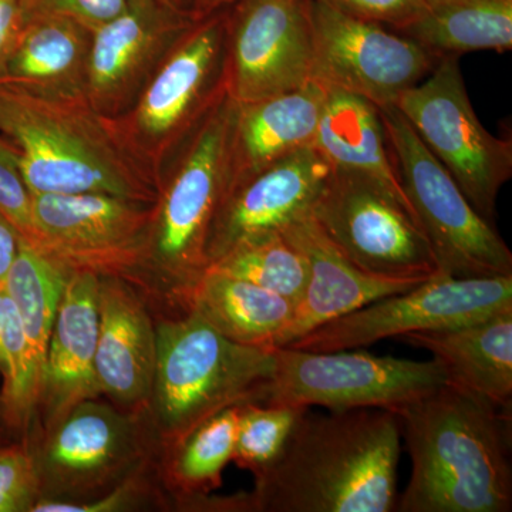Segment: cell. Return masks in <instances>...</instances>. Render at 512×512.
I'll list each match as a JSON object with an SVG mask.
<instances>
[{"mask_svg": "<svg viewBox=\"0 0 512 512\" xmlns=\"http://www.w3.org/2000/svg\"><path fill=\"white\" fill-rule=\"evenodd\" d=\"M127 493L120 488L101 500L92 503H66V501H39L33 504V512H109L119 510L126 500Z\"/></svg>", "mask_w": 512, "mask_h": 512, "instance_id": "cell-37", "label": "cell"}, {"mask_svg": "<svg viewBox=\"0 0 512 512\" xmlns=\"http://www.w3.org/2000/svg\"><path fill=\"white\" fill-rule=\"evenodd\" d=\"M160 2L171 6V8L184 10V12L192 13V15H194V12H192V8H194V0H160Z\"/></svg>", "mask_w": 512, "mask_h": 512, "instance_id": "cell-40", "label": "cell"}, {"mask_svg": "<svg viewBox=\"0 0 512 512\" xmlns=\"http://www.w3.org/2000/svg\"><path fill=\"white\" fill-rule=\"evenodd\" d=\"M93 30L66 18L23 23L0 83L53 99L86 97Z\"/></svg>", "mask_w": 512, "mask_h": 512, "instance_id": "cell-21", "label": "cell"}, {"mask_svg": "<svg viewBox=\"0 0 512 512\" xmlns=\"http://www.w3.org/2000/svg\"><path fill=\"white\" fill-rule=\"evenodd\" d=\"M332 8L377 25L402 30L426 9V0H319Z\"/></svg>", "mask_w": 512, "mask_h": 512, "instance_id": "cell-35", "label": "cell"}, {"mask_svg": "<svg viewBox=\"0 0 512 512\" xmlns=\"http://www.w3.org/2000/svg\"><path fill=\"white\" fill-rule=\"evenodd\" d=\"M36 491L32 457L23 448H0V512L30 511Z\"/></svg>", "mask_w": 512, "mask_h": 512, "instance_id": "cell-34", "label": "cell"}, {"mask_svg": "<svg viewBox=\"0 0 512 512\" xmlns=\"http://www.w3.org/2000/svg\"><path fill=\"white\" fill-rule=\"evenodd\" d=\"M421 143L456 180L485 220L494 222L495 205L512 175V144L485 130L478 120L458 57H443L429 76L394 103Z\"/></svg>", "mask_w": 512, "mask_h": 512, "instance_id": "cell-9", "label": "cell"}, {"mask_svg": "<svg viewBox=\"0 0 512 512\" xmlns=\"http://www.w3.org/2000/svg\"><path fill=\"white\" fill-rule=\"evenodd\" d=\"M235 2H238V0H194L192 12H194L195 18L200 19L218 12V10L229 8Z\"/></svg>", "mask_w": 512, "mask_h": 512, "instance_id": "cell-39", "label": "cell"}, {"mask_svg": "<svg viewBox=\"0 0 512 512\" xmlns=\"http://www.w3.org/2000/svg\"><path fill=\"white\" fill-rule=\"evenodd\" d=\"M313 146L325 157L332 171L375 181L413 212L394 167L380 109L372 101L346 90L326 87Z\"/></svg>", "mask_w": 512, "mask_h": 512, "instance_id": "cell-22", "label": "cell"}, {"mask_svg": "<svg viewBox=\"0 0 512 512\" xmlns=\"http://www.w3.org/2000/svg\"><path fill=\"white\" fill-rule=\"evenodd\" d=\"M100 276L73 269L47 346L43 389L62 402H76L100 392L94 372L99 340Z\"/></svg>", "mask_w": 512, "mask_h": 512, "instance_id": "cell-23", "label": "cell"}, {"mask_svg": "<svg viewBox=\"0 0 512 512\" xmlns=\"http://www.w3.org/2000/svg\"><path fill=\"white\" fill-rule=\"evenodd\" d=\"M402 434L386 409L312 413L296 423L274 466L256 478L266 512H393Z\"/></svg>", "mask_w": 512, "mask_h": 512, "instance_id": "cell-1", "label": "cell"}, {"mask_svg": "<svg viewBox=\"0 0 512 512\" xmlns=\"http://www.w3.org/2000/svg\"><path fill=\"white\" fill-rule=\"evenodd\" d=\"M22 26L23 19L18 0H0V79L5 73L6 63Z\"/></svg>", "mask_w": 512, "mask_h": 512, "instance_id": "cell-36", "label": "cell"}, {"mask_svg": "<svg viewBox=\"0 0 512 512\" xmlns=\"http://www.w3.org/2000/svg\"><path fill=\"white\" fill-rule=\"evenodd\" d=\"M124 443L126 426L119 414L96 403H83L53 437L49 463L74 476L97 473L116 460Z\"/></svg>", "mask_w": 512, "mask_h": 512, "instance_id": "cell-27", "label": "cell"}, {"mask_svg": "<svg viewBox=\"0 0 512 512\" xmlns=\"http://www.w3.org/2000/svg\"><path fill=\"white\" fill-rule=\"evenodd\" d=\"M0 375L3 417L9 424L26 419L43 390V370L26 335L18 306L0 286Z\"/></svg>", "mask_w": 512, "mask_h": 512, "instance_id": "cell-29", "label": "cell"}, {"mask_svg": "<svg viewBox=\"0 0 512 512\" xmlns=\"http://www.w3.org/2000/svg\"><path fill=\"white\" fill-rule=\"evenodd\" d=\"M153 217L154 202L94 192L32 194L30 244L69 268L114 274L146 261Z\"/></svg>", "mask_w": 512, "mask_h": 512, "instance_id": "cell-13", "label": "cell"}, {"mask_svg": "<svg viewBox=\"0 0 512 512\" xmlns=\"http://www.w3.org/2000/svg\"><path fill=\"white\" fill-rule=\"evenodd\" d=\"M424 12L399 30L443 57L512 47V0H426Z\"/></svg>", "mask_w": 512, "mask_h": 512, "instance_id": "cell-25", "label": "cell"}, {"mask_svg": "<svg viewBox=\"0 0 512 512\" xmlns=\"http://www.w3.org/2000/svg\"><path fill=\"white\" fill-rule=\"evenodd\" d=\"M208 268L245 279L293 303L299 301L308 281L305 256L284 232L239 242Z\"/></svg>", "mask_w": 512, "mask_h": 512, "instance_id": "cell-28", "label": "cell"}, {"mask_svg": "<svg viewBox=\"0 0 512 512\" xmlns=\"http://www.w3.org/2000/svg\"><path fill=\"white\" fill-rule=\"evenodd\" d=\"M311 215L326 237L363 271L397 279L441 274L429 238L413 212L375 181L332 171Z\"/></svg>", "mask_w": 512, "mask_h": 512, "instance_id": "cell-10", "label": "cell"}, {"mask_svg": "<svg viewBox=\"0 0 512 512\" xmlns=\"http://www.w3.org/2000/svg\"><path fill=\"white\" fill-rule=\"evenodd\" d=\"M439 360L447 383L512 409V309L457 328L402 336Z\"/></svg>", "mask_w": 512, "mask_h": 512, "instance_id": "cell-19", "label": "cell"}, {"mask_svg": "<svg viewBox=\"0 0 512 512\" xmlns=\"http://www.w3.org/2000/svg\"><path fill=\"white\" fill-rule=\"evenodd\" d=\"M274 375L264 404L396 410L447 383L439 360L397 359L366 350L274 349Z\"/></svg>", "mask_w": 512, "mask_h": 512, "instance_id": "cell-8", "label": "cell"}, {"mask_svg": "<svg viewBox=\"0 0 512 512\" xmlns=\"http://www.w3.org/2000/svg\"><path fill=\"white\" fill-rule=\"evenodd\" d=\"M325 99L326 86L312 80L289 92L237 104L231 138V183L313 146Z\"/></svg>", "mask_w": 512, "mask_h": 512, "instance_id": "cell-20", "label": "cell"}, {"mask_svg": "<svg viewBox=\"0 0 512 512\" xmlns=\"http://www.w3.org/2000/svg\"><path fill=\"white\" fill-rule=\"evenodd\" d=\"M284 234L308 264V281L281 348L302 338L330 320L355 312L369 303L423 284L427 279H397L370 274L353 264L348 256L320 229L311 212L285 228ZM430 279V278H429Z\"/></svg>", "mask_w": 512, "mask_h": 512, "instance_id": "cell-17", "label": "cell"}, {"mask_svg": "<svg viewBox=\"0 0 512 512\" xmlns=\"http://www.w3.org/2000/svg\"><path fill=\"white\" fill-rule=\"evenodd\" d=\"M195 20L160 0H127L116 18L93 32L86 84L90 106L111 120L127 113Z\"/></svg>", "mask_w": 512, "mask_h": 512, "instance_id": "cell-15", "label": "cell"}, {"mask_svg": "<svg viewBox=\"0 0 512 512\" xmlns=\"http://www.w3.org/2000/svg\"><path fill=\"white\" fill-rule=\"evenodd\" d=\"M188 309L200 313L225 338L255 346L281 348L295 303L261 286L205 269L188 291Z\"/></svg>", "mask_w": 512, "mask_h": 512, "instance_id": "cell-24", "label": "cell"}, {"mask_svg": "<svg viewBox=\"0 0 512 512\" xmlns=\"http://www.w3.org/2000/svg\"><path fill=\"white\" fill-rule=\"evenodd\" d=\"M153 390L168 436L181 443L202 421L244 403H264L274 375V349L225 338L200 313L156 328Z\"/></svg>", "mask_w": 512, "mask_h": 512, "instance_id": "cell-4", "label": "cell"}, {"mask_svg": "<svg viewBox=\"0 0 512 512\" xmlns=\"http://www.w3.org/2000/svg\"><path fill=\"white\" fill-rule=\"evenodd\" d=\"M512 309V276L453 278L439 274L330 320L284 348L336 352L366 348L410 333L457 328Z\"/></svg>", "mask_w": 512, "mask_h": 512, "instance_id": "cell-11", "label": "cell"}, {"mask_svg": "<svg viewBox=\"0 0 512 512\" xmlns=\"http://www.w3.org/2000/svg\"><path fill=\"white\" fill-rule=\"evenodd\" d=\"M23 23L37 18H66L90 30L116 18L127 0H18Z\"/></svg>", "mask_w": 512, "mask_h": 512, "instance_id": "cell-33", "label": "cell"}, {"mask_svg": "<svg viewBox=\"0 0 512 512\" xmlns=\"http://www.w3.org/2000/svg\"><path fill=\"white\" fill-rule=\"evenodd\" d=\"M0 136L32 194L117 195L157 201V183L124 146L116 124L82 99L37 96L0 83Z\"/></svg>", "mask_w": 512, "mask_h": 512, "instance_id": "cell-3", "label": "cell"}, {"mask_svg": "<svg viewBox=\"0 0 512 512\" xmlns=\"http://www.w3.org/2000/svg\"><path fill=\"white\" fill-rule=\"evenodd\" d=\"M330 174L328 161L309 146L232 181L212 224L208 265L239 242L282 232L309 214Z\"/></svg>", "mask_w": 512, "mask_h": 512, "instance_id": "cell-16", "label": "cell"}, {"mask_svg": "<svg viewBox=\"0 0 512 512\" xmlns=\"http://www.w3.org/2000/svg\"><path fill=\"white\" fill-rule=\"evenodd\" d=\"M237 103L224 97L185 138L158 178L146 261L190 291L208 266L212 224L231 183Z\"/></svg>", "mask_w": 512, "mask_h": 512, "instance_id": "cell-5", "label": "cell"}, {"mask_svg": "<svg viewBox=\"0 0 512 512\" xmlns=\"http://www.w3.org/2000/svg\"><path fill=\"white\" fill-rule=\"evenodd\" d=\"M20 235L6 218L0 215V286L5 282L19 251Z\"/></svg>", "mask_w": 512, "mask_h": 512, "instance_id": "cell-38", "label": "cell"}, {"mask_svg": "<svg viewBox=\"0 0 512 512\" xmlns=\"http://www.w3.org/2000/svg\"><path fill=\"white\" fill-rule=\"evenodd\" d=\"M73 269L20 237L19 251L3 288L18 306L26 335L45 377L47 346Z\"/></svg>", "mask_w": 512, "mask_h": 512, "instance_id": "cell-26", "label": "cell"}, {"mask_svg": "<svg viewBox=\"0 0 512 512\" xmlns=\"http://www.w3.org/2000/svg\"><path fill=\"white\" fill-rule=\"evenodd\" d=\"M379 109L400 184L429 238L441 274L453 278L512 276V252L494 222L474 210L396 106Z\"/></svg>", "mask_w": 512, "mask_h": 512, "instance_id": "cell-7", "label": "cell"}, {"mask_svg": "<svg viewBox=\"0 0 512 512\" xmlns=\"http://www.w3.org/2000/svg\"><path fill=\"white\" fill-rule=\"evenodd\" d=\"M227 15L225 8L195 20L136 103L113 120L124 146L157 187L168 160L227 94Z\"/></svg>", "mask_w": 512, "mask_h": 512, "instance_id": "cell-6", "label": "cell"}, {"mask_svg": "<svg viewBox=\"0 0 512 512\" xmlns=\"http://www.w3.org/2000/svg\"><path fill=\"white\" fill-rule=\"evenodd\" d=\"M313 80L377 107L426 79L440 59L410 37L311 0Z\"/></svg>", "mask_w": 512, "mask_h": 512, "instance_id": "cell-12", "label": "cell"}, {"mask_svg": "<svg viewBox=\"0 0 512 512\" xmlns=\"http://www.w3.org/2000/svg\"><path fill=\"white\" fill-rule=\"evenodd\" d=\"M99 311L97 386L119 402H143L153 392L156 377V329L150 316L116 279H100Z\"/></svg>", "mask_w": 512, "mask_h": 512, "instance_id": "cell-18", "label": "cell"}, {"mask_svg": "<svg viewBox=\"0 0 512 512\" xmlns=\"http://www.w3.org/2000/svg\"><path fill=\"white\" fill-rule=\"evenodd\" d=\"M239 404L234 461L254 471L256 478L269 470L288 443L296 423L309 407Z\"/></svg>", "mask_w": 512, "mask_h": 512, "instance_id": "cell-31", "label": "cell"}, {"mask_svg": "<svg viewBox=\"0 0 512 512\" xmlns=\"http://www.w3.org/2000/svg\"><path fill=\"white\" fill-rule=\"evenodd\" d=\"M412 461L397 512H510L511 409L444 384L393 410Z\"/></svg>", "mask_w": 512, "mask_h": 512, "instance_id": "cell-2", "label": "cell"}, {"mask_svg": "<svg viewBox=\"0 0 512 512\" xmlns=\"http://www.w3.org/2000/svg\"><path fill=\"white\" fill-rule=\"evenodd\" d=\"M312 80L311 0H238L229 6L225 86L235 103Z\"/></svg>", "mask_w": 512, "mask_h": 512, "instance_id": "cell-14", "label": "cell"}, {"mask_svg": "<svg viewBox=\"0 0 512 512\" xmlns=\"http://www.w3.org/2000/svg\"><path fill=\"white\" fill-rule=\"evenodd\" d=\"M0 215L15 227L20 237L32 242V192L20 171L15 150L2 136H0Z\"/></svg>", "mask_w": 512, "mask_h": 512, "instance_id": "cell-32", "label": "cell"}, {"mask_svg": "<svg viewBox=\"0 0 512 512\" xmlns=\"http://www.w3.org/2000/svg\"><path fill=\"white\" fill-rule=\"evenodd\" d=\"M239 406L228 407L202 421L181 441L175 477L191 491L211 490L221 483L222 471L234 460Z\"/></svg>", "mask_w": 512, "mask_h": 512, "instance_id": "cell-30", "label": "cell"}]
</instances>
